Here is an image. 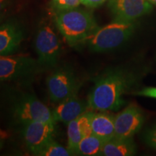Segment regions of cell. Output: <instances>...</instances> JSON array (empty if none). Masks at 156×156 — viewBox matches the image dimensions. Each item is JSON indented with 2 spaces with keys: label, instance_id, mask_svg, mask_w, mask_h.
<instances>
[{
  "label": "cell",
  "instance_id": "obj_17",
  "mask_svg": "<svg viewBox=\"0 0 156 156\" xmlns=\"http://www.w3.org/2000/svg\"><path fill=\"white\" fill-rule=\"evenodd\" d=\"M39 156H69L73 155L68 148H65L57 142L51 140L38 153Z\"/></svg>",
  "mask_w": 156,
  "mask_h": 156
},
{
  "label": "cell",
  "instance_id": "obj_12",
  "mask_svg": "<svg viewBox=\"0 0 156 156\" xmlns=\"http://www.w3.org/2000/svg\"><path fill=\"white\" fill-rule=\"evenodd\" d=\"M87 106V105L85 106L83 101L75 95L58 103L52 111V114L56 122H61L67 124L86 112Z\"/></svg>",
  "mask_w": 156,
  "mask_h": 156
},
{
  "label": "cell",
  "instance_id": "obj_21",
  "mask_svg": "<svg viewBox=\"0 0 156 156\" xmlns=\"http://www.w3.org/2000/svg\"><path fill=\"white\" fill-rule=\"evenodd\" d=\"M108 0H81V4L88 7H98Z\"/></svg>",
  "mask_w": 156,
  "mask_h": 156
},
{
  "label": "cell",
  "instance_id": "obj_1",
  "mask_svg": "<svg viewBox=\"0 0 156 156\" xmlns=\"http://www.w3.org/2000/svg\"><path fill=\"white\" fill-rule=\"evenodd\" d=\"M132 78L122 71H113L99 78L87 98V107L99 112L116 111L124 103L123 95Z\"/></svg>",
  "mask_w": 156,
  "mask_h": 156
},
{
  "label": "cell",
  "instance_id": "obj_11",
  "mask_svg": "<svg viewBox=\"0 0 156 156\" xmlns=\"http://www.w3.org/2000/svg\"><path fill=\"white\" fill-rule=\"evenodd\" d=\"M23 39V29L15 21H7L0 25V56L14 53Z\"/></svg>",
  "mask_w": 156,
  "mask_h": 156
},
{
  "label": "cell",
  "instance_id": "obj_20",
  "mask_svg": "<svg viewBox=\"0 0 156 156\" xmlns=\"http://www.w3.org/2000/svg\"><path fill=\"white\" fill-rule=\"evenodd\" d=\"M146 141L151 147L156 148V126L151 129L146 136Z\"/></svg>",
  "mask_w": 156,
  "mask_h": 156
},
{
  "label": "cell",
  "instance_id": "obj_13",
  "mask_svg": "<svg viewBox=\"0 0 156 156\" xmlns=\"http://www.w3.org/2000/svg\"><path fill=\"white\" fill-rule=\"evenodd\" d=\"M92 133L105 141L112 139L115 136L114 117L104 113L92 112L90 119Z\"/></svg>",
  "mask_w": 156,
  "mask_h": 156
},
{
  "label": "cell",
  "instance_id": "obj_3",
  "mask_svg": "<svg viewBox=\"0 0 156 156\" xmlns=\"http://www.w3.org/2000/svg\"><path fill=\"white\" fill-rule=\"evenodd\" d=\"M135 29L134 22L114 20L112 23L98 28L87 39L90 48L96 52L114 49L125 43Z\"/></svg>",
  "mask_w": 156,
  "mask_h": 156
},
{
  "label": "cell",
  "instance_id": "obj_5",
  "mask_svg": "<svg viewBox=\"0 0 156 156\" xmlns=\"http://www.w3.org/2000/svg\"><path fill=\"white\" fill-rule=\"evenodd\" d=\"M35 48L41 65L54 66L57 63L61 46L58 38L49 25L44 24L38 29L35 40Z\"/></svg>",
  "mask_w": 156,
  "mask_h": 156
},
{
  "label": "cell",
  "instance_id": "obj_9",
  "mask_svg": "<svg viewBox=\"0 0 156 156\" xmlns=\"http://www.w3.org/2000/svg\"><path fill=\"white\" fill-rule=\"evenodd\" d=\"M143 124L141 111L134 103H131L114 116V137L119 139L132 138L140 131Z\"/></svg>",
  "mask_w": 156,
  "mask_h": 156
},
{
  "label": "cell",
  "instance_id": "obj_10",
  "mask_svg": "<svg viewBox=\"0 0 156 156\" xmlns=\"http://www.w3.org/2000/svg\"><path fill=\"white\" fill-rule=\"evenodd\" d=\"M108 7L114 20L127 22H134L153 9V5L147 0H108Z\"/></svg>",
  "mask_w": 156,
  "mask_h": 156
},
{
  "label": "cell",
  "instance_id": "obj_25",
  "mask_svg": "<svg viewBox=\"0 0 156 156\" xmlns=\"http://www.w3.org/2000/svg\"><path fill=\"white\" fill-rule=\"evenodd\" d=\"M0 20H1V16H0Z\"/></svg>",
  "mask_w": 156,
  "mask_h": 156
},
{
  "label": "cell",
  "instance_id": "obj_8",
  "mask_svg": "<svg viewBox=\"0 0 156 156\" xmlns=\"http://www.w3.org/2000/svg\"><path fill=\"white\" fill-rule=\"evenodd\" d=\"M55 124L37 121L25 124L23 137L27 147L34 155H38L42 148L53 140Z\"/></svg>",
  "mask_w": 156,
  "mask_h": 156
},
{
  "label": "cell",
  "instance_id": "obj_24",
  "mask_svg": "<svg viewBox=\"0 0 156 156\" xmlns=\"http://www.w3.org/2000/svg\"><path fill=\"white\" fill-rule=\"evenodd\" d=\"M2 140L0 139V150L2 149Z\"/></svg>",
  "mask_w": 156,
  "mask_h": 156
},
{
  "label": "cell",
  "instance_id": "obj_6",
  "mask_svg": "<svg viewBox=\"0 0 156 156\" xmlns=\"http://www.w3.org/2000/svg\"><path fill=\"white\" fill-rule=\"evenodd\" d=\"M13 114L17 122L26 124L32 122L56 123L52 111L34 95H25L15 103Z\"/></svg>",
  "mask_w": 156,
  "mask_h": 156
},
{
  "label": "cell",
  "instance_id": "obj_7",
  "mask_svg": "<svg viewBox=\"0 0 156 156\" xmlns=\"http://www.w3.org/2000/svg\"><path fill=\"white\" fill-rule=\"evenodd\" d=\"M41 64L26 56H0V81L28 77L36 73Z\"/></svg>",
  "mask_w": 156,
  "mask_h": 156
},
{
  "label": "cell",
  "instance_id": "obj_4",
  "mask_svg": "<svg viewBox=\"0 0 156 156\" xmlns=\"http://www.w3.org/2000/svg\"><path fill=\"white\" fill-rule=\"evenodd\" d=\"M46 85L51 100L54 103H60L77 95L79 90V83L73 72L66 67L51 74L46 80Z\"/></svg>",
  "mask_w": 156,
  "mask_h": 156
},
{
  "label": "cell",
  "instance_id": "obj_15",
  "mask_svg": "<svg viewBox=\"0 0 156 156\" xmlns=\"http://www.w3.org/2000/svg\"><path fill=\"white\" fill-rule=\"evenodd\" d=\"M105 142V140L93 134L84 136L77 146L76 155H101Z\"/></svg>",
  "mask_w": 156,
  "mask_h": 156
},
{
  "label": "cell",
  "instance_id": "obj_2",
  "mask_svg": "<svg viewBox=\"0 0 156 156\" xmlns=\"http://www.w3.org/2000/svg\"><path fill=\"white\" fill-rule=\"evenodd\" d=\"M55 24L72 46L86 41L99 28L92 13L77 7L55 13Z\"/></svg>",
  "mask_w": 156,
  "mask_h": 156
},
{
  "label": "cell",
  "instance_id": "obj_23",
  "mask_svg": "<svg viewBox=\"0 0 156 156\" xmlns=\"http://www.w3.org/2000/svg\"><path fill=\"white\" fill-rule=\"evenodd\" d=\"M147 1L151 4H152V5L156 6V0H147Z\"/></svg>",
  "mask_w": 156,
  "mask_h": 156
},
{
  "label": "cell",
  "instance_id": "obj_16",
  "mask_svg": "<svg viewBox=\"0 0 156 156\" xmlns=\"http://www.w3.org/2000/svg\"><path fill=\"white\" fill-rule=\"evenodd\" d=\"M84 137L79 117L67 124V148L73 155H76V150Z\"/></svg>",
  "mask_w": 156,
  "mask_h": 156
},
{
  "label": "cell",
  "instance_id": "obj_14",
  "mask_svg": "<svg viewBox=\"0 0 156 156\" xmlns=\"http://www.w3.org/2000/svg\"><path fill=\"white\" fill-rule=\"evenodd\" d=\"M136 147L132 138L119 139L114 137L105 142L101 155L131 156L135 154Z\"/></svg>",
  "mask_w": 156,
  "mask_h": 156
},
{
  "label": "cell",
  "instance_id": "obj_18",
  "mask_svg": "<svg viewBox=\"0 0 156 156\" xmlns=\"http://www.w3.org/2000/svg\"><path fill=\"white\" fill-rule=\"evenodd\" d=\"M81 4V0H51V9L54 12H61L77 7Z\"/></svg>",
  "mask_w": 156,
  "mask_h": 156
},
{
  "label": "cell",
  "instance_id": "obj_19",
  "mask_svg": "<svg viewBox=\"0 0 156 156\" xmlns=\"http://www.w3.org/2000/svg\"><path fill=\"white\" fill-rule=\"evenodd\" d=\"M136 95L140 96H145L149 98H156V87H145L140 91L136 93Z\"/></svg>",
  "mask_w": 156,
  "mask_h": 156
},
{
  "label": "cell",
  "instance_id": "obj_22",
  "mask_svg": "<svg viewBox=\"0 0 156 156\" xmlns=\"http://www.w3.org/2000/svg\"><path fill=\"white\" fill-rule=\"evenodd\" d=\"M10 0H0V12L9 5Z\"/></svg>",
  "mask_w": 156,
  "mask_h": 156
}]
</instances>
